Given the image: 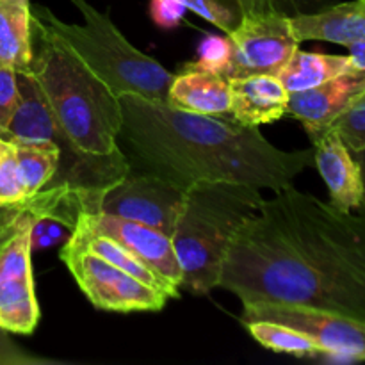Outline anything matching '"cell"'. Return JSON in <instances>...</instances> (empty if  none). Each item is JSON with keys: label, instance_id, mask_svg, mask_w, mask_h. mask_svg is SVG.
Masks as SVG:
<instances>
[{"label": "cell", "instance_id": "obj_1", "mask_svg": "<svg viewBox=\"0 0 365 365\" xmlns=\"http://www.w3.org/2000/svg\"><path fill=\"white\" fill-rule=\"evenodd\" d=\"M217 287L241 303L330 310L365 321V214L292 185L260 203L232 237Z\"/></svg>", "mask_w": 365, "mask_h": 365}, {"label": "cell", "instance_id": "obj_2", "mask_svg": "<svg viewBox=\"0 0 365 365\" xmlns=\"http://www.w3.org/2000/svg\"><path fill=\"white\" fill-rule=\"evenodd\" d=\"M120 102V138L127 143L134 166L166 178L182 191L198 182L225 180L277 192L314 166V150L285 152L271 145L259 127L138 95H123Z\"/></svg>", "mask_w": 365, "mask_h": 365}, {"label": "cell", "instance_id": "obj_3", "mask_svg": "<svg viewBox=\"0 0 365 365\" xmlns=\"http://www.w3.org/2000/svg\"><path fill=\"white\" fill-rule=\"evenodd\" d=\"M31 38L32 59L27 71L36 78L61 127L86 152H118L123 123L120 96L32 18Z\"/></svg>", "mask_w": 365, "mask_h": 365}, {"label": "cell", "instance_id": "obj_4", "mask_svg": "<svg viewBox=\"0 0 365 365\" xmlns=\"http://www.w3.org/2000/svg\"><path fill=\"white\" fill-rule=\"evenodd\" d=\"M262 202L259 187L239 182H198L185 189L171 235L182 269L180 289L205 296L217 287L232 237Z\"/></svg>", "mask_w": 365, "mask_h": 365}, {"label": "cell", "instance_id": "obj_5", "mask_svg": "<svg viewBox=\"0 0 365 365\" xmlns=\"http://www.w3.org/2000/svg\"><path fill=\"white\" fill-rule=\"evenodd\" d=\"M84 24H66L48 7L31 6L32 21L68 46L116 96L138 95L168 102L175 73L135 48L114 25L109 13H100L88 0H71Z\"/></svg>", "mask_w": 365, "mask_h": 365}, {"label": "cell", "instance_id": "obj_6", "mask_svg": "<svg viewBox=\"0 0 365 365\" xmlns=\"http://www.w3.org/2000/svg\"><path fill=\"white\" fill-rule=\"evenodd\" d=\"M20 100L0 138L13 145H50L59 152V164L46 187L66 185L84 195L100 212L103 191L130 171V160L121 152L98 155L82 150L66 134L50 110L31 71H18Z\"/></svg>", "mask_w": 365, "mask_h": 365}, {"label": "cell", "instance_id": "obj_7", "mask_svg": "<svg viewBox=\"0 0 365 365\" xmlns=\"http://www.w3.org/2000/svg\"><path fill=\"white\" fill-rule=\"evenodd\" d=\"M61 260L75 278L86 298L107 312H159L166 307L168 294L138 280L84 246L64 242Z\"/></svg>", "mask_w": 365, "mask_h": 365}, {"label": "cell", "instance_id": "obj_8", "mask_svg": "<svg viewBox=\"0 0 365 365\" xmlns=\"http://www.w3.org/2000/svg\"><path fill=\"white\" fill-rule=\"evenodd\" d=\"M241 323L273 321L302 331L321 349L317 360L334 364L365 362V321L330 310L280 303H242Z\"/></svg>", "mask_w": 365, "mask_h": 365}, {"label": "cell", "instance_id": "obj_9", "mask_svg": "<svg viewBox=\"0 0 365 365\" xmlns=\"http://www.w3.org/2000/svg\"><path fill=\"white\" fill-rule=\"evenodd\" d=\"M184 191L159 175L134 170L107 187L100 200V212L143 223L173 235L182 210Z\"/></svg>", "mask_w": 365, "mask_h": 365}, {"label": "cell", "instance_id": "obj_10", "mask_svg": "<svg viewBox=\"0 0 365 365\" xmlns=\"http://www.w3.org/2000/svg\"><path fill=\"white\" fill-rule=\"evenodd\" d=\"M228 38L232 41V63L227 78L253 73L277 75L299 45L291 16L280 13L242 14Z\"/></svg>", "mask_w": 365, "mask_h": 365}, {"label": "cell", "instance_id": "obj_11", "mask_svg": "<svg viewBox=\"0 0 365 365\" xmlns=\"http://www.w3.org/2000/svg\"><path fill=\"white\" fill-rule=\"evenodd\" d=\"M32 220L27 217L0 248V330L6 334H34L41 317L31 260Z\"/></svg>", "mask_w": 365, "mask_h": 365}, {"label": "cell", "instance_id": "obj_12", "mask_svg": "<svg viewBox=\"0 0 365 365\" xmlns=\"http://www.w3.org/2000/svg\"><path fill=\"white\" fill-rule=\"evenodd\" d=\"M75 227H82L89 232L114 239L141 262H145L150 269L155 271L160 278H164L168 284L180 289L182 269L170 235L143 223L106 212H82Z\"/></svg>", "mask_w": 365, "mask_h": 365}, {"label": "cell", "instance_id": "obj_13", "mask_svg": "<svg viewBox=\"0 0 365 365\" xmlns=\"http://www.w3.org/2000/svg\"><path fill=\"white\" fill-rule=\"evenodd\" d=\"M362 93H365V71L351 70L316 88L291 93L285 114L302 121L312 141L321 132L327 130Z\"/></svg>", "mask_w": 365, "mask_h": 365}, {"label": "cell", "instance_id": "obj_14", "mask_svg": "<svg viewBox=\"0 0 365 365\" xmlns=\"http://www.w3.org/2000/svg\"><path fill=\"white\" fill-rule=\"evenodd\" d=\"M314 143V166L323 177L330 192V203L342 212L362 207L364 178L351 150L334 128H327Z\"/></svg>", "mask_w": 365, "mask_h": 365}, {"label": "cell", "instance_id": "obj_15", "mask_svg": "<svg viewBox=\"0 0 365 365\" xmlns=\"http://www.w3.org/2000/svg\"><path fill=\"white\" fill-rule=\"evenodd\" d=\"M230 81V114L246 127L274 123L285 116L289 91L277 75L253 73Z\"/></svg>", "mask_w": 365, "mask_h": 365}, {"label": "cell", "instance_id": "obj_16", "mask_svg": "<svg viewBox=\"0 0 365 365\" xmlns=\"http://www.w3.org/2000/svg\"><path fill=\"white\" fill-rule=\"evenodd\" d=\"M291 25L299 43L314 39L348 48L365 41V0L335 2L316 13L296 14L291 16Z\"/></svg>", "mask_w": 365, "mask_h": 365}, {"label": "cell", "instance_id": "obj_17", "mask_svg": "<svg viewBox=\"0 0 365 365\" xmlns=\"http://www.w3.org/2000/svg\"><path fill=\"white\" fill-rule=\"evenodd\" d=\"M168 102L182 110L196 114L230 113V81L212 71L184 64L168 89Z\"/></svg>", "mask_w": 365, "mask_h": 365}, {"label": "cell", "instance_id": "obj_18", "mask_svg": "<svg viewBox=\"0 0 365 365\" xmlns=\"http://www.w3.org/2000/svg\"><path fill=\"white\" fill-rule=\"evenodd\" d=\"M31 59V0H0V63L27 71Z\"/></svg>", "mask_w": 365, "mask_h": 365}, {"label": "cell", "instance_id": "obj_19", "mask_svg": "<svg viewBox=\"0 0 365 365\" xmlns=\"http://www.w3.org/2000/svg\"><path fill=\"white\" fill-rule=\"evenodd\" d=\"M68 242L77 246H84V248L91 250L96 255H100L102 259H106L107 262L114 264L116 267L123 269L125 273L132 274L138 280L145 282V284L152 285V287L160 289L163 292H166L168 298H180V289L173 287L171 284H168L164 278H160L155 271L150 269L145 262L138 259V257L132 255L127 248L116 242L114 239L107 237V235L95 234V232H89L82 227H75L71 232L70 237L66 239Z\"/></svg>", "mask_w": 365, "mask_h": 365}, {"label": "cell", "instance_id": "obj_20", "mask_svg": "<svg viewBox=\"0 0 365 365\" xmlns=\"http://www.w3.org/2000/svg\"><path fill=\"white\" fill-rule=\"evenodd\" d=\"M353 70L349 56H334V53L303 52L296 50L284 68L277 73L285 89L291 93L305 91L316 88L330 78L339 77Z\"/></svg>", "mask_w": 365, "mask_h": 365}, {"label": "cell", "instance_id": "obj_21", "mask_svg": "<svg viewBox=\"0 0 365 365\" xmlns=\"http://www.w3.org/2000/svg\"><path fill=\"white\" fill-rule=\"evenodd\" d=\"M242 327L250 331L253 339L264 348L274 353L298 356V359H314L321 356V349L310 337L302 331L273 321H245Z\"/></svg>", "mask_w": 365, "mask_h": 365}, {"label": "cell", "instance_id": "obj_22", "mask_svg": "<svg viewBox=\"0 0 365 365\" xmlns=\"http://www.w3.org/2000/svg\"><path fill=\"white\" fill-rule=\"evenodd\" d=\"M18 175L27 198L34 196L52 180L59 164V152L50 145H14Z\"/></svg>", "mask_w": 365, "mask_h": 365}, {"label": "cell", "instance_id": "obj_23", "mask_svg": "<svg viewBox=\"0 0 365 365\" xmlns=\"http://www.w3.org/2000/svg\"><path fill=\"white\" fill-rule=\"evenodd\" d=\"M242 14H259V13H280L285 16H296V14L316 13L331 6L337 0H232Z\"/></svg>", "mask_w": 365, "mask_h": 365}, {"label": "cell", "instance_id": "obj_24", "mask_svg": "<svg viewBox=\"0 0 365 365\" xmlns=\"http://www.w3.org/2000/svg\"><path fill=\"white\" fill-rule=\"evenodd\" d=\"M230 63H232V41L230 38H228V34L225 36L210 34L200 43L196 59L187 64L192 68H198V70L212 71V73L227 77Z\"/></svg>", "mask_w": 365, "mask_h": 365}, {"label": "cell", "instance_id": "obj_25", "mask_svg": "<svg viewBox=\"0 0 365 365\" xmlns=\"http://www.w3.org/2000/svg\"><path fill=\"white\" fill-rule=\"evenodd\" d=\"M334 128L351 152L365 148V93L359 96L334 123Z\"/></svg>", "mask_w": 365, "mask_h": 365}, {"label": "cell", "instance_id": "obj_26", "mask_svg": "<svg viewBox=\"0 0 365 365\" xmlns=\"http://www.w3.org/2000/svg\"><path fill=\"white\" fill-rule=\"evenodd\" d=\"M24 200H27V196H25L20 175H18L14 145L2 139L0 143V202L18 203Z\"/></svg>", "mask_w": 365, "mask_h": 365}, {"label": "cell", "instance_id": "obj_27", "mask_svg": "<svg viewBox=\"0 0 365 365\" xmlns=\"http://www.w3.org/2000/svg\"><path fill=\"white\" fill-rule=\"evenodd\" d=\"M182 2L187 7V11H192L209 20L225 34H230L241 20V13L232 0H182Z\"/></svg>", "mask_w": 365, "mask_h": 365}, {"label": "cell", "instance_id": "obj_28", "mask_svg": "<svg viewBox=\"0 0 365 365\" xmlns=\"http://www.w3.org/2000/svg\"><path fill=\"white\" fill-rule=\"evenodd\" d=\"M20 100L18 71L0 63V132L7 127Z\"/></svg>", "mask_w": 365, "mask_h": 365}, {"label": "cell", "instance_id": "obj_29", "mask_svg": "<svg viewBox=\"0 0 365 365\" xmlns=\"http://www.w3.org/2000/svg\"><path fill=\"white\" fill-rule=\"evenodd\" d=\"M185 13H187V7L182 0H152L150 4L152 20L163 29H173L180 25Z\"/></svg>", "mask_w": 365, "mask_h": 365}, {"label": "cell", "instance_id": "obj_30", "mask_svg": "<svg viewBox=\"0 0 365 365\" xmlns=\"http://www.w3.org/2000/svg\"><path fill=\"white\" fill-rule=\"evenodd\" d=\"M25 220H27V217H25ZM24 221H21V223H24ZM21 223H18L16 227L9 228V230H6L0 234V248H2L4 242H6L7 239L14 234V232H16V228L20 227ZM31 362L38 364V362H45V360L36 359V356H27V355H24V353H20V349L14 348L13 342L7 341L6 331L0 330V364H31Z\"/></svg>", "mask_w": 365, "mask_h": 365}, {"label": "cell", "instance_id": "obj_31", "mask_svg": "<svg viewBox=\"0 0 365 365\" xmlns=\"http://www.w3.org/2000/svg\"><path fill=\"white\" fill-rule=\"evenodd\" d=\"M349 50V59H351L353 70L365 71V41L353 43V45L348 46Z\"/></svg>", "mask_w": 365, "mask_h": 365}, {"label": "cell", "instance_id": "obj_32", "mask_svg": "<svg viewBox=\"0 0 365 365\" xmlns=\"http://www.w3.org/2000/svg\"><path fill=\"white\" fill-rule=\"evenodd\" d=\"M353 155H355L356 163H359V166H360V171H362V178H364V202H362V207H360V212L365 214V148L364 150H359V152H353Z\"/></svg>", "mask_w": 365, "mask_h": 365}, {"label": "cell", "instance_id": "obj_33", "mask_svg": "<svg viewBox=\"0 0 365 365\" xmlns=\"http://www.w3.org/2000/svg\"><path fill=\"white\" fill-rule=\"evenodd\" d=\"M0 143H2V139H0Z\"/></svg>", "mask_w": 365, "mask_h": 365}]
</instances>
